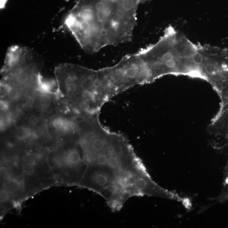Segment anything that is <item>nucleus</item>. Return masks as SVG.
<instances>
[{"label":"nucleus","instance_id":"obj_12","mask_svg":"<svg viewBox=\"0 0 228 228\" xmlns=\"http://www.w3.org/2000/svg\"><path fill=\"white\" fill-rule=\"evenodd\" d=\"M9 108V104L7 102L4 101H1V110L2 112L7 110Z\"/></svg>","mask_w":228,"mask_h":228},{"label":"nucleus","instance_id":"obj_2","mask_svg":"<svg viewBox=\"0 0 228 228\" xmlns=\"http://www.w3.org/2000/svg\"><path fill=\"white\" fill-rule=\"evenodd\" d=\"M137 10L123 0H78L64 25L84 51L94 53L130 41Z\"/></svg>","mask_w":228,"mask_h":228},{"label":"nucleus","instance_id":"obj_11","mask_svg":"<svg viewBox=\"0 0 228 228\" xmlns=\"http://www.w3.org/2000/svg\"><path fill=\"white\" fill-rule=\"evenodd\" d=\"M39 119L35 115H32L30 117L28 120L29 124L32 127H35L39 123Z\"/></svg>","mask_w":228,"mask_h":228},{"label":"nucleus","instance_id":"obj_9","mask_svg":"<svg viewBox=\"0 0 228 228\" xmlns=\"http://www.w3.org/2000/svg\"><path fill=\"white\" fill-rule=\"evenodd\" d=\"M10 86V90L7 94L8 98L11 100H15L19 97V92L17 91V88L12 87L11 85Z\"/></svg>","mask_w":228,"mask_h":228},{"label":"nucleus","instance_id":"obj_3","mask_svg":"<svg viewBox=\"0 0 228 228\" xmlns=\"http://www.w3.org/2000/svg\"><path fill=\"white\" fill-rule=\"evenodd\" d=\"M200 50V44L170 26L157 42L136 53L151 83L167 75L189 76L197 64Z\"/></svg>","mask_w":228,"mask_h":228},{"label":"nucleus","instance_id":"obj_8","mask_svg":"<svg viewBox=\"0 0 228 228\" xmlns=\"http://www.w3.org/2000/svg\"><path fill=\"white\" fill-rule=\"evenodd\" d=\"M39 103L43 107L47 108L51 104V99L49 96L47 95H42L39 98Z\"/></svg>","mask_w":228,"mask_h":228},{"label":"nucleus","instance_id":"obj_7","mask_svg":"<svg viewBox=\"0 0 228 228\" xmlns=\"http://www.w3.org/2000/svg\"><path fill=\"white\" fill-rule=\"evenodd\" d=\"M1 131H3L5 129L6 127L11 123L12 120V114L10 111H3L1 114Z\"/></svg>","mask_w":228,"mask_h":228},{"label":"nucleus","instance_id":"obj_4","mask_svg":"<svg viewBox=\"0 0 228 228\" xmlns=\"http://www.w3.org/2000/svg\"><path fill=\"white\" fill-rule=\"evenodd\" d=\"M50 149L48 161L58 186H78L86 168L77 135Z\"/></svg>","mask_w":228,"mask_h":228},{"label":"nucleus","instance_id":"obj_5","mask_svg":"<svg viewBox=\"0 0 228 228\" xmlns=\"http://www.w3.org/2000/svg\"><path fill=\"white\" fill-rule=\"evenodd\" d=\"M101 71L113 97L136 85L149 83L146 71L136 53Z\"/></svg>","mask_w":228,"mask_h":228},{"label":"nucleus","instance_id":"obj_10","mask_svg":"<svg viewBox=\"0 0 228 228\" xmlns=\"http://www.w3.org/2000/svg\"><path fill=\"white\" fill-rule=\"evenodd\" d=\"M65 120L61 118H56L53 120V127L56 129H62L64 125Z\"/></svg>","mask_w":228,"mask_h":228},{"label":"nucleus","instance_id":"obj_6","mask_svg":"<svg viewBox=\"0 0 228 228\" xmlns=\"http://www.w3.org/2000/svg\"><path fill=\"white\" fill-rule=\"evenodd\" d=\"M33 132L29 128L25 127H21L18 128L16 131L15 138L17 140H24L29 137Z\"/></svg>","mask_w":228,"mask_h":228},{"label":"nucleus","instance_id":"obj_1","mask_svg":"<svg viewBox=\"0 0 228 228\" xmlns=\"http://www.w3.org/2000/svg\"><path fill=\"white\" fill-rule=\"evenodd\" d=\"M80 144L86 168L79 185L101 196L112 210H121L131 198L152 196L158 189L129 141L100 121L82 132Z\"/></svg>","mask_w":228,"mask_h":228}]
</instances>
